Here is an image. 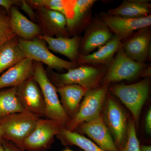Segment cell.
Here are the masks:
<instances>
[{
    "instance_id": "cell-20",
    "label": "cell",
    "mask_w": 151,
    "mask_h": 151,
    "mask_svg": "<svg viewBox=\"0 0 151 151\" xmlns=\"http://www.w3.org/2000/svg\"><path fill=\"white\" fill-rule=\"evenodd\" d=\"M151 4L146 0H125L116 8L111 9L107 12L109 16L137 18L150 15Z\"/></svg>"
},
{
    "instance_id": "cell-19",
    "label": "cell",
    "mask_w": 151,
    "mask_h": 151,
    "mask_svg": "<svg viewBox=\"0 0 151 151\" xmlns=\"http://www.w3.org/2000/svg\"><path fill=\"white\" fill-rule=\"evenodd\" d=\"M41 21L47 35L67 37V20L63 14L44 8H38Z\"/></svg>"
},
{
    "instance_id": "cell-2",
    "label": "cell",
    "mask_w": 151,
    "mask_h": 151,
    "mask_svg": "<svg viewBox=\"0 0 151 151\" xmlns=\"http://www.w3.org/2000/svg\"><path fill=\"white\" fill-rule=\"evenodd\" d=\"M39 119L26 111L0 118L3 138L22 148L24 142L35 129Z\"/></svg>"
},
{
    "instance_id": "cell-31",
    "label": "cell",
    "mask_w": 151,
    "mask_h": 151,
    "mask_svg": "<svg viewBox=\"0 0 151 151\" xmlns=\"http://www.w3.org/2000/svg\"><path fill=\"white\" fill-rule=\"evenodd\" d=\"M21 1L14 0H0V6L4 8L7 12H9L11 6L14 4L19 3Z\"/></svg>"
},
{
    "instance_id": "cell-27",
    "label": "cell",
    "mask_w": 151,
    "mask_h": 151,
    "mask_svg": "<svg viewBox=\"0 0 151 151\" xmlns=\"http://www.w3.org/2000/svg\"><path fill=\"white\" fill-rule=\"evenodd\" d=\"M15 35L11 28L9 18L0 11V45L14 38Z\"/></svg>"
},
{
    "instance_id": "cell-5",
    "label": "cell",
    "mask_w": 151,
    "mask_h": 151,
    "mask_svg": "<svg viewBox=\"0 0 151 151\" xmlns=\"http://www.w3.org/2000/svg\"><path fill=\"white\" fill-rule=\"evenodd\" d=\"M61 127L53 120L39 119L32 134L24 142L22 148L27 151H45L50 148Z\"/></svg>"
},
{
    "instance_id": "cell-34",
    "label": "cell",
    "mask_w": 151,
    "mask_h": 151,
    "mask_svg": "<svg viewBox=\"0 0 151 151\" xmlns=\"http://www.w3.org/2000/svg\"><path fill=\"white\" fill-rule=\"evenodd\" d=\"M4 137V133L1 127V124H0V147L2 145V140Z\"/></svg>"
},
{
    "instance_id": "cell-17",
    "label": "cell",
    "mask_w": 151,
    "mask_h": 151,
    "mask_svg": "<svg viewBox=\"0 0 151 151\" xmlns=\"http://www.w3.org/2000/svg\"><path fill=\"white\" fill-rule=\"evenodd\" d=\"M122 45V40L117 36H113L97 51L86 55H79L77 60L82 64H106L112 61Z\"/></svg>"
},
{
    "instance_id": "cell-8",
    "label": "cell",
    "mask_w": 151,
    "mask_h": 151,
    "mask_svg": "<svg viewBox=\"0 0 151 151\" xmlns=\"http://www.w3.org/2000/svg\"><path fill=\"white\" fill-rule=\"evenodd\" d=\"M17 96L25 111L39 119L45 118V106L43 95L33 76L17 86Z\"/></svg>"
},
{
    "instance_id": "cell-29",
    "label": "cell",
    "mask_w": 151,
    "mask_h": 151,
    "mask_svg": "<svg viewBox=\"0 0 151 151\" xmlns=\"http://www.w3.org/2000/svg\"><path fill=\"white\" fill-rule=\"evenodd\" d=\"M2 145L5 151H27L17 145L16 144L3 138Z\"/></svg>"
},
{
    "instance_id": "cell-28",
    "label": "cell",
    "mask_w": 151,
    "mask_h": 151,
    "mask_svg": "<svg viewBox=\"0 0 151 151\" xmlns=\"http://www.w3.org/2000/svg\"><path fill=\"white\" fill-rule=\"evenodd\" d=\"M122 151H141L136 134L135 124L131 121L127 127V139Z\"/></svg>"
},
{
    "instance_id": "cell-26",
    "label": "cell",
    "mask_w": 151,
    "mask_h": 151,
    "mask_svg": "<svg viewBox=\"0 0 151 151\" xmlns=\"http://www.w3.org/2000/svg\"><path fill=\"white\" fill-rule=\"evenodd\" d=\"M29 2L38 8H44L63 14L68 20L73 16L74 1L64 0H32Z\"/></svg>"
},
{
    "instance_id": "cell-14",
    "label": "cell",
    "mask_w": 151,
    "mask_h": 151,
    "mask_svg": "<svg viewBox=\"0 0 151 151\" xmlns=\"http://www.w3.org/2000/svg\"><path fill=\"white\" fill-rule=\"evenodd\" d=\"M32 60L25 58L0 76V90L17 87L33 75Z\"/></svg>"
},
{
    "instance_id": "cell-24",
    "label": "cell",
    "mask_w": 151,
    "mask_h": 151,
    "mask_svg": "<svg viewBox=\"0 0 151 151\" xmlns=\"http://www.w3.org/2000/svg\"><path fill=\"white\" fill-rule=\"evenodd\" d=\"M58 136L65 145H74L85 151H105L84 136L74 131H68L63 127Z\"/></svg>"
},
{
    "instance_id": "cell-36",
    "label": "cell",
    "mask_w": 151,
    "mask_h": 151,
    "mask_svg": "<svg viewBox=\"0 0 151 151\" xmlns=\"http://www.w3.org/2000/svg\"><path fill=\"white\" fill-rule=\"evenodd\" d=\"M64 151H72L71 150H64Z\"/></svg>"
},
{
    "instance_id": "cell-21",
    "label": "cell",
    "mask_w": 151,
    "mask_h": 151,
    "mask_svg": "<svg viewBox=\"0 0 151 151\" xmlns=\"http://www.w3.org/2000/svg\"><path fill=\"white\" fill-rule=\"evenodd\" d=\"M10 14L11 27L16 35L21 37L24 40H31L40 34V27L29 20L17 9L12 8Z\"/></svg>"
},
{
    "instance_id": "cell-16",
    "label": "cell",
    "mask_w": 151,
    "mask_h": 151,
    "mask_svg": "<svg viewBox=\"0 0 151 151\" xmlns=\"http://www.w3.org/2000/svg\"><path fill=\"white\" fill-rule=\"evenodd\" d=\"M61 97V104L70 120L78 111L79 103L84 96L87 89L76 84L63 85L56 88Z\"/></svg>"
},
{
    "instance_id": "cell-15",
    "label": "cell",
    "mask_w": 151,
    "mask_h": 151,
    "mask_svg": "<svg viewBox=\"0 0 151 151\" xmlns=\"http://www.w3.org/2000/svg\"><path fill=\"white\" fill-rule=\"evenodd\" d=\"M40 38L47 42L50 50L66 56L71 62H76L79 56V48L81 39L78 37L72 38L40 35Z\"/></svg>"
},
{
    "instance_id": "cell-11",
    "label": "cell",
    "mask_w": 151,
    "mask_h": 151,
    "mask_svg": "<svg viewBox=\"0 0 151 151\" xmlns=\"http://www.w3.org/2000/svg\"><path fill=\"white\" fill-rule=\"evenodd\" d=\"M79 126L81 132L92 139L103 150L119 151L101 116L92 121L82 123Z\"/></svg>"
},
{
    "instance_id": "cell-25",
    "label": "cell",
    "mask_w": 151,
    "mask_h": 151,
    "mask_svg": "<svg viewBox=\"0 0 151 151\" xmlns=\"http://www.w3.org/2000/svg\"><path fill=\"white\" fill-rule=\"evenodd\" d=\"M95 0H75L73 8V16L71 19L67 21V26L71 31L79 26L86 20Z\"/></svg>"
},
{
    "instance_id": "cell-23",
    "label": "cell",
    "mask_w": 151,
    "mask_h": 151,
    "mask_svg": "<svg viewBox=\"0 0 151 151\" xmlns=\"http://www.w3.org/2000/svg\"><path fill=\"white\" fill-rule=\"evenodd\" d=\"M17 87L0 90V118L25 111L17 96Z\"/></svg>"
},
{
    "instance_id": "cell-32",
    "label": "cell",
    "mask_w": 151,
    "mask_h": 151,
    "mask_svg": "<svg viewBox=\"0 0 151 151\" xmlns=\"http://www.w3.org/2000/svg\"><path fill=\"white\" fill-rule=\"evenodd\" d=\"M145 128L146 131L149 134L151 133V110L149 109L146 116L145 121Z\"/></svg>"
},
{
    "instance_id": "cell-18",
    "label": "cell",
    "mask_w": 151,
    "mask_h": 151,
    "mask_svg": "<svg viewBox=\"0 0 151 151\" xmlns=\"http://www.w3.org/2000/svg\"><path fill=\"white\" fill-rule=\"evenodd\" d=\"M111 30L102 22L88 30L81 42V55L90 54L95 49L105 45L112 37Z\"/></svg>"
},
{
    "instance_id": "cell-6",
    "label": "cell",
    "mask_w": 151,
    "mask_h": 151,
    "mask_svg": "<svg viewBox=\"0 0 151 151\" xmlns=\"http://www.w3.org/2000/svg\"><path fill=\"white\" fill-rule=\"evenodd\" d=\"M18 43L26 58L43 63L50 68L68 70L77 67L76 62L64 60L52 54L40 41L21 39Z\"/></svg>"
},
{
    "instance_id": "cell-10",
    "label": "cell",
    "mask_w": 151,
    "mask_h": 151,
    "mask_svg": "<svg viewBox=\"0 0 151 151\" xmlns=\"http://www.w3.org/2000/svg\"><path fill=\"white\" fill-rule=\"evenodd\" d=\"M102 21L115 35L121 40L128 38L135 31L150 27L151 15L137 18L124 17L116 16H103Z\"/></svg>"
},
{
    "instance_id": "cell-3",
    "label": "cell",
    "mask_w": 151,
    "mask_h": 151,
    "mask_svg": "<svg viewBox=\"0 0 151 151\" xmlns=\"http://www.w3.org/2000/svg\"><path fill=\"white\" fill-rule=\"evenodd\" d=\"M107 92L106 86L88 90L76 114L63 128L73 132L80 124L100 116Z\"/></svg>"
},
{
    "instance_id": "cell-4",
    "label": "cell",
    "mask_w": 151,
    "mask_h": 151,
    "mask_svg": "<svg viewBox=\"0 0 151 151\" xmlns=\"http://www.w3.org/2000/svg\"><path fill=\"white\" fill-rule=\"evenodd\" d=\"M149 89V81L144 80L129 85H117L111 90L131 111L135 122H137L147 98Z\"/></svg>"
},
{
    "instance_id": "cell-30",
    "label": "cell",
    "mask_w": 151,
    "mask_h": 151,
    "mask_svg": "<svg viewBox=\"0 0 151 151\" xmlns=\"http://www.w3.org/2000/svg\"><path fill=\"white\" fill-rule=\"evenodd\" d=\"M22 6L21 7L22 9L31 18L34 19L35 17V14L30 6L25 1H22Z\"/></svg>"
},
{
    "instance_id": "cell-22",
    "label": "cell",
    "mask_w": 151,
    "mask_h": 151,
    "mask_svg": "<svg viewBox=\"0 0 151 151\" xmlns=\"http://www.w3.org/2000/svg\"><path fill=\"white\" fill-rule=\"evenodd\" d=\"M26 58L14 39L0 45V74Z\"/></svg>"
},
{
    "instance_id": "cell-35",
    "label": "cell",
    "mask_w": 151,
    "mask_h": 151,
    "mask_svg": "<svg viewBox=\"0 0 151 151\" xmlns=\"http://www.w3.org/2000/svg\"><path fill=\"white\" fill-rule=\"evenodd\" d=\"M0 151H5L2 145L1 146V147H0Z\"/></svg>"
},
{
    "instance_id": "cell-12",
    "label": "cell",
    "mask_w": 151,
    "mask_h": 151,
    "mask_svg": "<svg viewBox=\"0 0 151 151\" xmlns=\"http://www.w3.org/2000/svg\"><path fill=\"white\" fill-rule=\"evenodd\" d=\"M149 27L138 31L128 38L122 46L124 52L131 59L144 63L151 50V33Z\"/></svg>"
},
{
    "instance_id": "cell-9",
    "label": "cell",
    "mask_w": 151,
    "mask_h": 151,
    "mask_svg": "<svg viewBox=\"0 0 151 151\" xmlns=\"http://www.w3.org/2000/svg\"><path fill=\"white\" fill-rule=\"evenodd\" d=\"M102 71L92 66L82 65L68 70L66 73H54L53 78L57 86L76 84L87 90L94 89L100 80Z\"/></svg>"
},
{
    "instance_id": "cell-7",
    "label": "cell",
    "mask_w": 151,
    "mask_h": 151,
    "mask_svg": "<svg viewBox=\"0 0 151 151\" xmlns=\"http://www.w3.org/2000/svg\"><path fill=\"white\" fill-rule=\"evenodd\" d=\"M111 62L105 76L108 83L131 80L142 72L145 67V63L137 62L127 56L122 46Z\"/></svg>"
},
{
    "instance_id": "cell-13",
    "label": "cell",
    "mask_w": 151,
    "mask_h": 151,
    "mask_svg": "<svg viewBox=\"0 0 151 151\" xmlns=\"http://www.w3.org/2000/svg\"><path fill=\"white\" fill-rule=\"evenodd\" d=\"M106 126L113 134L118 145H122L127 130V119L122 108L112 99H108L105 108Z\"/></svg>"
},
{
    "instance_id": "cell-33",
    "label": "cell",
    "mask_w": 151,
    "mask_h": 151,
    "mask_svg": "<svg viewBox=\"0 0 151 151\" xmlns=\"http://www.w3.org/2000/svg\"><path fill=\"white\" fill-rule=\"evenodd\" d=\"M141 151H151V146H141L140 147Z\"/></svg>"
},
{
    "instance_id": "cell-1",
    "label": "cell",
    "mask_w": 151,
    "mask_h": 151,
    "mask_svg": "<svg viewBox=\"0 0 151 151\" xmlns=\"http://www.w3.org/2000/svg\"><path fill=\"white\" fill-rule=\"evenodd\" d=\"M33 77L40 87L45 104V118L53 120L61 127H65L70 119L58 99L56 88L49 79L41 63L33 64Z\"/></svg>"
}]
</instances>
